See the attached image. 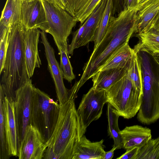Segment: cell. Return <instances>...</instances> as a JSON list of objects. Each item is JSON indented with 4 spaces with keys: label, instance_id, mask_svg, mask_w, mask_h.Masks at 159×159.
<instances>
[{
    "label": "cell",
    "instance_id": "cell-1",
    "mask_svg": "<svg viewBox=\"0 0 159 159\" xmlns=\"http://www.w3.org/2000/svg\"><path fill=\"white\" fill-rule=\"evenodd\" d=\"M138 11L136 9L125 8L117 15L111 16L105 35L85 64L80 79L74 85L77 91L91 78L116 50L129 42L138 24Z\"/></svg>",
    "mask_w": 159,
    "mask_h": 159
},
{
    "label": "cell",
    "instance_id": "cell-2",
    "mask_svg": "<svg viewBox=\"0 0 159 159\" xmlns=\"http://www.w3.org/2000/svg\"><path fill=\"white\" fill-rule=\"evenodd\" d=\"M26 29L21 22L11 25L7 52L2 72L0 87L5 96L14 100L16 90L30 79L24 52V39Z\"/></svg>",
    "mask_w": 159,
    "mask_h": 159
},
{
    "label": "cell",
    "instance_id": "cell-3",
    "mask_svg": "<svg viewBox=\"0 0 159 159\" xmlns=\"http://www.w3.org/2000/svg\"><path fill=\"white\" fill-rule=\"evenodd\" d=\"M82 136L75 100L68 99L60 105L56 125L46 142L47 147L59 159H73L75 148Z\"/></svg>",
    "mask_w": 159,
    "mask_h": 159
},
{
    "label": "cell",
    "instance_id": "cell-4",
    "mask_svg": "<svg viewBox=\"0 0 159 159\" xmlns=\"http://www.w3.org/2000/svg\"><path fill=\"white\" fill-rule=\"evenodd\" d=\"M107 103L113 112L126 119L134 116L141 105L143 95L134 87L127 73L106 91Z\"/></svg>",
    "mask_w": 159,
    "mask_h": 159
},
{
    "label": "cell",
    "instance_id": "cell-5",
    "mask_svg": "<svg viewBox=\"0 0 159 159\" xmlns=\"http://www.w3.org/2000/svg\"><path fill=\"white\" fill-rule=\"evenodd\" d=\"M60 108L57 102L34 86L30 125L39 130L46 142L54 130Z\"/></svg>",
    "mask_w": 159,
    "mask_h": 159
},
{
    "label": "cell",
    "instance_id": "cell-6",
    "mask_svg": "<svg viewBox=\"0 0 159 159\" xmlns=\"http://www.w3.org/2000/svg\"><path fill=\"white\" fill-rule=\"evenodd\" d=\"M41 0L45 10L46 21L39 29L51 34L54 41L67 42L78 21L66 11L49 0Z\"/></svg>",
    "mask_w": 159,
    "mask_h": 159
},
{
    "label": "cell",
    "instance_id": "cell-7",
    "mask_svg": "<svg viewBox=\"0 0 159 159\" xmlns=\"http://www.w3.org/2000/svg\"><path fill=\"white\" fill-rule=\"evenodd\" d=\"M107 102L106 91L98 90L93 87L83 95L77 110L83 135L90 124L101 117Z\"/></svg>",
    "mask_w": 159,
    "mask_h": 159
},
{
    "label": "cell",
    "instance_id": "cell-8",
    "mask_svg": "<svg viewBox=\"0 0 159 159\" xmlns=\"http://www.w3.org/2000/svg\"><path fill=\"white\" fill-rule=\"evenodd\" d=\"M34 87L30 79L15 93V112L20 144L27 127L30 125Z\"/></svg>",
    "mask_w": 159,
    "mask_h": 159
},
{
    "label": "cell",
    "instance_id": "cell-9",
    "mask_svg": "<svg viewBox=\"0 0 159 159\" xmlns=\"http://www.w3.org/2000/svg\"><path fill=\"white\" fill-rule=\"evenodd\" d=\"M0 101L3 108L7 150L9 156H17L20 145L14 100L5 96L0 87Z\"/></svg>",
    "mask_w": 159,
    "mask_h": 159
},
{
    "label": "cell",
    "instance_id": "cell-10",
    "mask_svg": "<svg viewBox=\"0 0 159 159\" xmlns=\"http://www.w3.org/2000/svg\"><path fill=\"white\" fill-rule=\"evenodd\" d=\"M48 147L40 133L31 125L26 127L18 148L19 159H42Z\"/></svg>",
    "mask_w": 159,
    "mask_h": 159
},
{
    "label": "cell",
    "instance_id": "cell-11",
    "mask_svg": "<svg viewBox=\"0 0 159 159\" xmlns=\"http://www.w3.org/2000/svg\"><path fill=\"white\" fill-rule=\"evenodd\" d=\"M40 37L44 48L48 68L55 84L57 100L59 104L62 105L68 100L69 90L65 86L60 65L56 59L54 50L49 43L46 33L40 31Z\"/></svg>",
    "mask_w": 159,
    "mask_h": 159
},
{
    "label": "cell",
    "instance_id": "cell-12",
    "mask_svg": "<svg viewBox=\"0 0 159 159\" xmlns=\"http://www.w3.org/2000/svg\"><path fill=\"white\" fill-rule=\"evenodd\" d=\"M40 31L39 28L26 29L24 42L26 64L30 78L33 75L35 69L40 68L41 62L38 50Z\"/></svg>",
    "mask_w": 159,
    "mask_h": 159
},
{
    "label": "cell",
    "instance_id": "cell-13",
    "mask_svg": "<svg viewBox=\"0 0 159 159\" xmlns=\"http://www.w3.org/2000/svg\"><path fill=\"white\" fill-rule=\"evenodd\" d=\"M46 21L45 10L41 0L22 1L20 22L27 29H39Z\"/></svg>",
    "mask_w": 159,
    "mask_h": 159
},
{
    "label": "cell",
    "instance_id": "cell-14",
    "mask_svg": "<svg viewBox=\"0 0 159 159\" xmlns=\"http://www.w3.org/2000/svg\"><path fill=\"white\" fill-rule=\"evenodd\" d=\"M119 133L122 139L123 148L126 150L135 147L141 148L152 137L150 129L138 125L126 126Z\"/></svg>",
    "mask_w": 159,
    "mask_h": 159
},
{
    "label": "cell",
    "instance_id": "cell-15",
    "mask_svg": "<svg viewBox=\"0 0 159 159\" xmlns=\"http://www.w3.org/2000/svg\"><path fill=\"white\" fill-rule=\"evenodd\" d=\"M104 140L92 142L84 135L75 147L73 159H102L105 151Z\"/></svg>",
    "mask_w": 159,
    "mask_h": 159
},
{
    "label": "cell",
    "instance_id": "cell-16",
    "mask_svg": "<svg viewBox=\"0 0 159 159\" xmlns=\"http://www.w3.org/2000/svg\"><path fill=\"white\" fill-rule=\"evenodd\" d=\"M159 13V0H149L138 10V23L134 33L137 36L152 28Z\"/></svg>",
    "mask_w": 159,
    "mask_h": 159
},
{
    "label": "cell",
    "instance_id": "cell-17",
    "mask_svg": "<svg viewBox=\"0 0 159 159\" xmlns=\"http://www.w3.org/2000/svg\"><path fill=\"white\" fill-rule=\"evenodd\" d=\"M127 67L98 72L91 78L93 82L92 87L98 90L107 91L125 75L127 72Z\"/></svg>",
    "mask_w": 159,
    "mask_h": 159
},
{
    "label": "cell",
    "instance_id": "cell-18",
    "mask_svg": "<svg viewBox=\"0 0 159 159\" xmlns=\"http://www.w3.org/2000/svg\"><path fill=\"white\" fill-rule=\"evenodd\" d=\"M101 0H67L65 10L82 24Z\"/></svg>",
    "mask_w": 159,
    "mask_h": 159
},
{
    "label": "cell",
    "instance_id": "cell-19",
    "mask_svg": "<svg viewBox=\"0 0 159 159\" xmlns=\"http://www.w3.org/2000/svg\"><path fill=\"white\" fill-rule=\"evenodd\" d=\"M126 42L116 50L98 69L97 72L116 68H124L127 66L133 52Z\"/></svg>",
    "mask_w": 159,
    "mask_h": 159
},
{
    "label": "cell",
    "instance_id": "cell-20",
    "mask_svg": "<svg viewBox=\"0 0 159 159\" xmlns=\"http://www.w3.org/2000/svg\"><path fill=\"white\" fill-rule=\"evenodd\" d=\"M107 0H101L93 12L84 22V29L79 47L93 41L95 31L106 7Z\"/></svg>",
    "mask_w": 159,
    "mask_h": 159
},
{
    "label": "cell",
    "instance_id": "cell-21",
    "mask_svg": "<svg viewBox=\"0 0 159 159\" xmlns=\"http://www.w3.org/2000/svg\"><path fill=\"white\" fill-rule=\"evenodd\" d=\"M22 0H7L2 11L0 26L8 27L20 22Z\"/></svg>",
    "mask_w": 159,
    "mask_h": 159
},
{
    "label": "cell",
    "instance_id": "cell-22",
    "mask_svg": "<svg viewBox=\"0 0 159 159\" xmlns=\"http://www.w3.org/2000/svg\"><path fill=\"white\" fill-rule=\"evenodd\" d=\"M137 37L139 41L133 49L147 52L152 55L159 53V30L152 28Z\"/></svg>",
    "mask_w": 159,
    "mask_h": 159
},
{
    "label": "cell",
    "instance_id": "cell-23",
    "mask_svg": "<svg viewBox=\"0 0 159 159\" xmlns=\"http://www.w3.org/2000/svg\"><path fill=\"white\" fill-rule=\"evenodd\" d=\"M133 50L132 57L127 67V73L134 87L143 95L141 60L137 52L134 49Z\"/></svg>",
    "mask_w": 159,
    "mask_h": 159
},
{
    "label": "cell",
    "instance_id": "cell-24",
    "mask_svg": "<svg viewBox=\"0 0 159 159\" xmlns=\"http://www.w3.org/2000/svg\"><path fill=\"white\" fill-rule=\"evenodd\" d=\"M60 54V67L63 78L71 83L75 78L70 60L67 42L54 41Z\"/></svg>",
    "mask_w": 159,
    "mask_h": 159
},
{
    "label": "cell",
    "instance_id": "cell-25",
    "mask_svg": "<svg viewBox=\"0 0 159 159\" xmlns=\"http://www.w3.org/2000/svg\"><path fill=\"white\" fill-rule=\"evenodd\" d=\"M107 115L108 122V135L113 140L114 143L113 146L116 147V149L123 148L122 140L119 133L120 130L118 124L119 116L113 112L111 106L108 103Z\"/></svg>",
    "mask_w": 159,
    "mask_h": 159
},
{
    "label": "cell",
    "instance_id": "cell-26",
    "mask_svg": "<svg viewBox=\"0 0 159 159\" xmlns=\"http://www.w3.org/2000/svg\"><path fill=\"white\" fill-rule=\"evenodd\" d=\"M112 9L113 0H107L105 10L93 37V49L97 47L105 34L110 18L112 16Z\"/></svg>",
    "mask_w": 159,
    "mask_h": 159
},
{
    "label": "cell",
    "instance_id": "cell-27",
    "mask_svg": "<svg viewBox=\"0 0 159 159\" xmlns=\"http://www.w3.org/2000/svg\"><path fill=\"white\" fill-rule=\"evenodd\" d=\"M135 159H159V136L139 148Z\"/></svg>",
    "mask_w": 159,
    "mask_h": 159
},
{
    "label": "cell",
    "instance_id": "cell-28",
    "mask_svg": "<svg viewBox=\"0 0 159 159\" xmlns=\"http://www.w3.org/2000/svg\"><path fill=\"white\" fill-rule=\"evenodd\" d=\"M10 157L7 150L3 111L2 102L0 101V159H7Z\"/></svg>",
    "mask_w": 159,
    "mask_h": 159
},
{
    "label": "cell",
    "instance_id": "cell-29",
    "mask_svg": "<svg viewBox=\"0 0 159 159\" xmlns=\"http://www.w3.org/2000/svg\"><path fill=\"white\" fill-rule=\"evenodd\" d=\"M10 26L0 34V74L2 73L7 52Z\"/></svg>",
    "mask_w": 159,
    "mask_h": 159
},
{
    "label": "cell",
    "instance_id": "cell-30",
    "mask_svg": "<svg viewBox=\"0 0 159 159\" xmlns=\"http://www.w3.org/2000/svg\"><path fill=\"white\" fill-rule=\"evenodd\" d=\"M84 29V24L83 23L73 34L71 43L68 45V52L72 55L74 50L79 48Z\"/></svg>",
    "mask_w": 159,
    "mask_h": 159
},
{
    "label": "cell",
    "instance_id": "cell-31",
    "mask_svg": "<svg viewBox=\"0 0 159 159\" xmlns=\"http://www.w3.org/2000/svg\"><path fill=\"white\" fill-rule=\"evenodd\" d=\"M139 148L135 147L134 148L126 150V152L120 157L116 158L117 159H135L137 155Z\"/></svg>",
    "mask_w": 159,
    "mask_h": 159
},
{
    "label": "cell",
    "instance_id": "cell-32",
    "mask_svg": "<svg viewBox=\"0 0 159 159\" xmlns=\"http://www.w3.org/2000/svg\"><path fill=\"white\" fill-rule=\"evenodd\" d=\"M123 10V0H113L112 16L117 15Z\"/></svg>",
    "mask_w": 159,
    "mask_h": 159
},
{
    "label": "cell",
    "instance_id": "cell-33",
    "mask_svg": "<svg viewBox=\"0 0 159 159\" xmlns=\"http://www.w3.org/2000/svg\"><path fill=\"white\" fill-rule=\"evenodd\" d=\"M138 0H123V9L132 8L137 9Z\"/></svg>",
    "mask_w": 159,
    "mask_h": 159
},
{
    "label": "cell",
    "instance_id": "cell-34",
    "mask_svg": "<svg viewBox=\"0 0 159 159\" xmlns=\"http://www.w3.org/2000/svg\"><path fill=\"white\" fill-rule=\"evenodd\" d=\"M43 159H59L57 156L50 148L47 147L44 154Z\"/></svg>",
    "mask_w": 159,
    "mask_h": 159
},
{
    "label": "cell",
    "instance_id": "cell-35",
    "mask_svg": "<svg viewBox=\"0 0 159 159\" xmlns=\"http://www.w3.org/2000/svg\"><path fill=\"white\" fill-rule=\"evenodd\" d=\"M62 9L65 10L67 3V0H49Z\"/></svg>",
    "mask_w": 159,
    "mask_h": 159
},
{
    "label": "cell",
    "instance_id": "cell-36",
    "mask_svg": "<svg viewBox=\"0 0 159 159\" xmlns=\"http://www.w3.org/2000/svg\"><path fill=\"white\" fill-rule=\"evenodd\" d=\"M116 149L115 146H113L111 150L108 152H105L102 159H111L114 156V151Z\"/></svg>",
    "mask_w": 159,
    "mask_h": 159
},
{
    "label": "cell",
    "instance_id": "cell-37",
    "mask_svg": "<svg viewBox=\"0 0 159 159\" xmlns=\"http://www.w3.org/2000/svg\"><path fill=\"white\" fill-rule=\"evenodd\" d=\"M152 28L159 31V13L153 22Z\"/></svg>",
    "mask_w": 159,
    "mask_h": 159
},
{
    "label": "cell",
    "instance_id": "cell-38",
    "mask_svg": "<svg viewBox=\"0 0 159 159\" xmlns=\"http://www.w3.org/2000/svg\"><path fill=\"white\" fill-rule=\"evenodd\" d=\"M149 0H138V10L143 5Z\"/></svg>",
    "mask_w": 159,
    "mask_h": 159
},
{
    "label": "cell",
    "instance_id": "cell-39",
    "mask_svg": "<svg viewBox=\"0 0 159 159\" xmlns=\"http://www.w3.org/2000/svg\"><path fill=\"white\" fill-rule=\"evenodd\" d=\"M152 55L155 60L159 65V53L154 54Z\"/></svg>",
    "mask_w": 159,
    "mask_h": 159
},
{
    "label": "cell",
    "instance_id": "cell-40",
    "mask_svg": "<svg viewBox=\"0 0 159 159\" xmlns=\"http://www.w3.org/2000/svg\"><path fill=\"white\" fill-rule=\"evenodd\" d=\"M32 0H22L23 1H31Z\"/></svg>",
    "mask_w": 159,
    "mask_h": 159
}]
</instances>
